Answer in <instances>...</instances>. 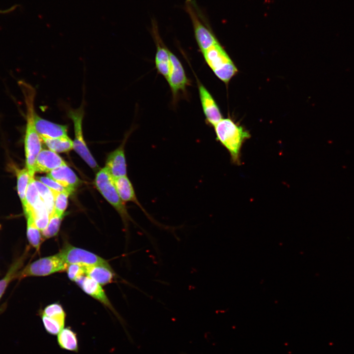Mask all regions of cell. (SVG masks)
<instances>
[{"mask_svg":"<svg viewBox=\"0 0 354 354\" xmlns=\"http://www.w3.org/2000/svg\"><path fill=\"white\" fill-rule=\"evenodd\" d=\"M105 167L114 179L126 176V163L123 146L110 154Z\"/></svg>","mask_w":354,"mask_h":354,"instance_id":"cell-15","label":"cell"},{"mask_svg":"<svg viewBox=\"0 0 354 354\" xmlns=\"http://www.w3.org/2000/svg\"><path fill=\"white\" fill-rule=\"evenodd\" d=\"M17 6H18L17 5H13V6L9 8L8 9H5V10H0V14H6V13L11 12L12 11L14 10L16 8Z\"/></svg>","mask_w":354,"mask_h":354,"instance_id":"cell-33","label":"cell"},{"mask_svg":"<svg viewBox=\"0 0 354 354\" xmlns=\"http://www.w3.org/2000/svg\"><path fill=\"white\" fill-rule=\"evenodd\" d=\"M115 183L118 194L123 202H132L138 205L146 214L149 216L148 214L144 209L138 201L133 185L126 176L114 179Z\"/></svg>","mask_w":354,"mask_h":354,"instance_id":"cell-18","label":"cell"},{"mask_svg":"<svg viewBox=\"0 0 354 354\" xmlns=\"http://www.w3.org/2000/svg\"><path fill=\"white\" fill-rule=\"evenodd\" d=\"M75 282L87 294L100 302L117 314L100 284L87 275L78 278Z\"/></svg>","mask_w":354,"mask_h":354,"instance_id":"cell-12","label":"cell"},{"mask_svg":"<svg viewBox=\"0 0 354 354\" xmlns=\"http://www.w3.org/2000/svg\"><path fill=\"white\" fill-rule=\"evenodd\" d=\"M69 279L72 281L86 274V266L78 264L68 265L66 270Z\"/></svg>","mask_w":354,"mask_h":354,"instance_id":"cell-32","label":"cell"},{"mask_svg":"<svg viewBox=\"0 0 354 354\" xmlns=\"http://www.w3.org/2000/svg\"><path fill=\"white\" fill-rule=\"evenodd\" d=\"M51 190L54 198V211L60 215H63L67 206L68 197L70 194L66 192Z\"/></svg>","mask_w":354,"mask_h":354,"instance_id":"cell-29","label":"cell"},{"mask_svg":"<svg viewBox=\"0 0 354 354\" xmlns=\"http://www.w3.org/2000/svg\"><path fill=\"white\" fill-rule=\"evenodd\" d=\"M35 128L40 136L56 138L67 135V126L46 120L36 113L34 115Z\"/></svg>","mask_w":354,"mask_h":354,"instance_id":"cell-13","label":"cell"},{"mask_svg":"<svg viewBox=\"0 0 354 354\" xmlns=\"http://www.w3.org/2000/svg\"><path fill=\"white\" fill-rule=\"evenodd\" d=\"M68 265L59 255L40 258L27 265L19 271L17 278L22 279L29 276H44L51 274L66 271Z\"/></svg>","mask_w":354,"mask_h":354,"instance_id":"cell-6","label":"cell"},{"mask_svg":"<svg viewBox=\"0 0 354 354\" xmlns=\"http://www.w3.org/2000/svg\"><path fill=\"white\" fill-rule=\"evenodd\" d=\"M170 68L167 81L173 95L176 98L180 91L185 90L189 84V80L183 67L178 58L170 51Z\"/></svg>","mask_w":354,"mask_h":354,"instance_id":"cell-9","label":"cell"},{"mask_svg":"<svg viewBox=\"0 0 354 354\" xmlns=\"http://www.w3.org/2000/svg\"><path fill=\"white\" fill-rule=\"evenodd\" d=\"M214 127L216 140L228 150L232 163L240 165L241 148L250 137L248 131L230 118H222Z\"/></svg>","mask_w":354,"mask_h":354,"instance_id":"cell-2","label":"cell"},{"mask_svg":"<svg viewBox=\"0 0 354 354\" xmlns=\"http://www.w3.org/2000/svg\"><path fill=\"white\" fill-rule=\"evenodd\" d=\"M27 220V235L29 242L38 251L42 243L41 235L37 227L31 210L24 211Z\"/></svg>","mask_w":354,"mask_h":354,"instance_id":"cell-20","label":"cell"},{"mask_svg":"<svg viewBox=\"0 0 354 354\" xmlns=\"http://www.w3.org/2000/svg\"><path fill=\"white\" fill-rule=\"evenodd\" d=\"M30 210L37 227L41 232L49 223L50 214L41 198Z\"/></svg>","mask_w":354,"mask_h":354,"instance_id":"cell-22","label":"cell"},{"mask_svg":"<svg viewBox=\"0 0 354 354\" xmlns=\"http://www.w3.org/2000/svg\"><path fill=\"white\" fill-rule=\"evenodd\" d=\"M95 184L98 191L121 215L127 223L130 219L123 201L120 199L115 183L114 179L105 167L97 173Z\"/></svg>","mask_w":354,"mask_h":354,"instance_id":"cell-4","label":"cell"},{"mask_svg":"<svg viewBox=\"0 0 354 354\" xmlns=\"http://www.w3.org/2000/svg\"><path fill=\"white\" fill-rule=\"evenodd\" d=\"M185 10L191 20L197 44L203 53L218 42L215 35L205 21V16L197 8L193 0H187Z\"/></svg>","mask_w":354,"mask_h":354,"instance_id":"cell-5","label":"cell"},{"mask_svg":"<svg viewBox=\"0 0 354 354\" xmlns=\"http://www.w3.org/2000/svg\"><path fill=\"white\" fill-rule=\"evenodd\" d=\"M59 254L67 265L78 264L87 266L95 265L109 264L99 256L69 244H66Z\"/></svg>","mask_w":354,"mask_h":354,"instance_id":"cell-8","label":"cell"},{"mask_svg":"<svg viewBox=\"0 0 354 354\" xmlns=\"http://www.w3.org/2000/svg\"><path fill=\"white\" fill-rule=\"evenodd\" d=\"M34 182L40 197L50 214L54 209V198L51 190L38 180H35Z\"/></svg>","mask_w":354,"mask_h":354,"instance_id":"cell-28","label":"cell"},{"mask_svg":"<svg viewBox=\"0 0 354 354\" xmlns=\"http://www.w3.org/2000/svg\"><path fill=\"white\" fill-rule=\"evenodd\" d=\"M37 178L52 190L59 192H66L69 194L73 193L49 177H37Z\"/></svg>","mask_w":354,"mask_h":354,"instance_id":"cell-31","label":"cell"},{"mask_svg":"<svg viewBox=\"0 0 354 354\" xmlns=\"http://www.w3.org/2000/svg\"><path fill=\"white\" fill-rule=\"evenodd\" d=\"M152 33L157 46L155 57V64L158 72L166 79L170 68V51L162 42L158 30L157 25L154 20H152Z\"/></svg>","mask_w":354,"mask_h":354,"instance_id":"cell-11","label":"cell"},{"mask_svg":"<svg viewBox=\"0 0 354 354\" xmlns=\"http://www.w3.org/2000/svg\"><path fill=\"white\" fill-rule=\"evenodd\" d=\"M41 314L50 317L57 318L65 320L66 314L59 303H53L46 306Z\"/></svg>","mask_w":354,"mask_h":354,"instance_id":"cell-30","label":"cell"},{"mask_svg":"<svg viewBox=\"0 0 354 354\" xmlns=\"http://www.w3.org/2000/svg\"><path fill=\"white\" fill-rule=\"evenodd\" d=\"M65 165H66L65 162L56 152L51 150L42 149L36 160L35 172H50Z\"/></svg>","mask_w":354,"mask_h":354,"instance_id":"cell-14","label":"cell"},{"mask_svg":"<svg viewBox=\"0 0 354 354\" xmlns=\"http://www.w3.org/2000/svg\"><path fill=\"white\" fill-rule=\"evenodd\" d=\"M40 137L50 150L56 153L67 152L73 148V142L67 135L56 138Z\"/></svg>","mask_w":354,"mask_h":354,"instance_id":"cell-21","label":"cell"},{"mask_svg":"<svg viewBox=\"0 0 354 354\" xmlns=\"http://www.w3.org/2000/svg\"><path fill=\"white\" fill-rule=\"evenodd\" d=\"M34 180V177H30L26 193V203L23 206L24 211L31 210L40 199Z\"/></svg>","mask_w":354,"mask_h":354,"instance_id":"cell-27","label":"cell"},{"mask_svg":"<svg viewBox=\"0 0 354 354\" xmlns=\"http://www.w3.org/2000/svg\"><path fill=\"white\" fill-rule=\"evenodd\" d=\"M86 275L101 285L111 283L114 276V272L109 264L86 266Z\"/></svg>","mask_w":354,"mask_h":354,"instance_id":"cell-17","label":"cell"},{"mask_svg":"<svg viewBox=\"0 0 354 354\" xmlns=\"http://www.w3.org/2000/svg\"><path fill=\"white\" fill-rule=\"evenodd\" d=\"M202 54L208 66L223 82L228 83L237 72L236 66L218 41Z\"/></svg>","mask_w":354,"mask_h":354,"instance_id":"cell-3","label":"cell"},{"mask_svg":"<svg viewBox=\"0 0 354 354\" xmlns=\"http://www.w3.org/2000/svg\"><path fill=\"white\" fill-rule=\"evenodd\" d=\"M25 260V255H22L12 264L4 277L0 280V299L4 294L9 283L17 278L20 269L23 266Z\"/></svg>","mask_w":354,"mask_h":354,"instance_id":"cell-23","label":"cell"},{"mask_svg":"<svg viewBox=\"0 0 354 354\" xmlns=\"http://www.w3.org/2000/svg\"><path fill=\"white\" fill-rule=\"evenodd\" d=\"M41 319L44 327L48 333L57 335L64 328L65 320L50 317L41 314Z\"/></svg>","mask_w":354,"mask_h":354,"instance_id":"cell-26","label":"cell"},{"mask_svg":"<svg viewBox=\"0 0 354 354\" xmlns=\"http://www.w3.org/2000/svg\"><path fill=\"white\" fill-rule=\"evenodd\" d=\"M16 173L18 193L24 206L26 203V193L30 177L27 169L17 170Z\"/></svg>","mask_w":354,"mask_h":354,"instance_id":"cell-25","label":"cell"},{"mask_svg":"<svg viewBox=\"0 0 354 354\" xmlns=\"http://www.w3.org/2000/svg\"><path fill=\"white\" fill-rule=\"evenodd\" d=\"M63 215L57 213L53 209L49 215V221L47 227L41 231L45 238H49L56 236L59 230Z\"/></svg>","mask_w":354,"mask_h":354,"instance_id":"cell-24","label":"cell"},{"mask_svg":"<svg viewBox=\"0 0 354 354\" xmlns=\"http://www.w3.org/2000/svg\"><path fill=\"white\" fill-rule=\"evenodd\" d=\"M48 177L72 192L80 182L74 172L66 165L52 170L48 174Z\"/></svg>","mask_w":354,"mask_h":354,"instance_id":"cell-16","label":"cell"},{"mask_svg":"<svg viewBox=\"0 0 354 354\" xmlns=\"http://www.w3.org/2000/svg\"><path fill=\"white\" fill-rule=\"evenodd\" d=\"M57 335V342L61 349L75 353L79 352L77 334L70 327L63 328Z\"/></svg>","mask_w":354,"mask_h":354,"instance_id":"cell-19","label":"cell"},{"mask_svg":"<svg viewBox=\"0 0 354 354\" xmlns=\"http://www.w3.org/2000/svg\"><path fill=\"white\" fill-rule=\"evenodd\" d=\"M19 84L24 96L26 107L27 125L25 138L26 165L30 177H34L36 160L42 150L41 138L34 125L35 90L32 86L23 81H20Z\"/></svg>","mask_w":354,"mask_h":354,"instance_id":"cell-1","label":"cell"},{"mask_svg":"<svg viewBox=\"0 0 354 354\" xmlns=\"http://www.w3.org/2000/svg\"><path fill=\"white\" fill-rule=\"evenodd\" d=\"M199 93L202 109L206 122L214 126L221 119L222 116L214 98L202 84L198 85Z\"/></svg>","mask_w":354,"mask_h":354,"instance_id":"cell-10","label":"cell"},{"mask_svg":"<svg viewBox=\"0 0 354 354\" xmlns=\"http://www.w3.org/2000/svg\"><path fill=\"white\" fill-rule=\"evenodd\" d=\"M67 115L72 120L75 132L73 149L93 169L98 168L97 164L89 151L83 138L82 123L84 115V106L76 109H70Z\"/></svg>","mask_w":354,"mask_h":354,"instance_id":"cell-7","label":"cell"}]
</instances>
